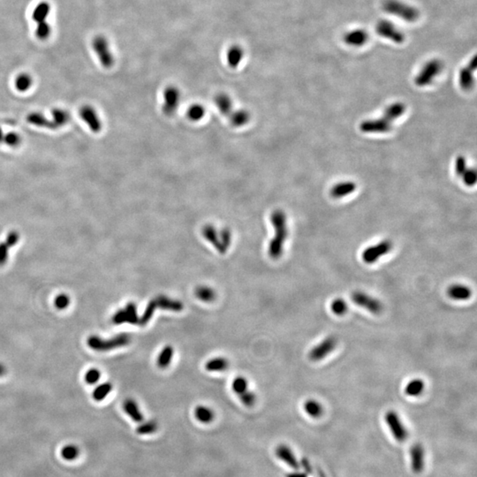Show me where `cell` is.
I'll use <instances>...</instances> for the list:
<instances>
[{
    "instance_id": "cell-1",
    "label": "cell",
    "mask_w": 477,
    "mask_h": 477,
    "mask_svg": "<svg viewBox=\"0 0 477 477\" xmlns=\"http://www.w3.org/2000/svg\"><path fill=\"white\" fill-rule=\"evenodd\" d=\"M270 222L273 225L275 235L270 241L268 253L272 259H278L283 254L284 243L288 236L286 216L281 210L274 211L270 215Z\"/></svg>"
},
{
    "instance_id": "cell-2",
    "label": "cell",
    "mask_w": 477,
    "mask_h": 477,
    "mask_svg": "<svg viewBox=\"0 0 477 477\" xmlns=\"http://www.w3.org/2000/svg\"><path fill=\"white\" fill-rule=\"evenodd\" d=\"M202 235L208 242L211 243L220 254H225L232 244V232L227 227L217 229L212 224L205 225Z\"/></svg>"
},
{
    "instance_id": "cell-3",
    "label": "cell",
    "mask_w": 477,
    "mask_h": 477,
    "mask_svg": "<svg viewBox=\"0 0 477 477\" xmlns=\"http://www.w3.org/2000/svg\"><path fill=\"white\" fill-rule=\"evenodd\" d=\"M383 10L391 15L399 17L407 22H415L419 18V11L410 4L399 0H385L383 3Z\"/></svg>"
},
{
    "instance_id": "cell-4",
    "label": "cell",
    "mask_w": 477,
    "mask_h": 477,
    "mask_svg": "<svg viewBox=\"0 0 477 477\" xmlns=\"http://www.w3.org/2000/svg\"><path fill=\"white\" fill-rule=\"evenodd\" d=\"M130 336L126 333H120L117 336L114 337L109 340H105L98 336H90L88 338L87 344L91 349L98 352H106L110 350H114L116 348L125 347L129 344Z\"/></svg>"
},
{
    "instance_id": "cell-5",
    "label": "cell",
    "mask_w": 477,
    "mask_h": 477,
    "mask_svg": "<svg viewBox=\"0 0 477 477\" xmlns=\"http://www.w3.org/2000/svg\"><path fill=\"white\" fill-rule=\"evenodd\" d=\"M92 48L95 53L98 56L99 61L103 67L109 69L114 67V56L111 51L109 41L105 35H98L92 39Z\"/></svg>"
},
{
    "instance_id": "cell-6",
    "label": "cell",
    "mask_w": 477,
    "mask_h": 477,
    "mask_svg": "<svg viewBox=\"0 0 477 477\" xmlns=\"http://www.w3.org/2000/svg\"><path fill=\"white\" fill-rule=\"evenodd\" d=\"M443 69V63L439 59H431L423 66L415 79V84L419 87L430 85Z\"/></svg>"
},
{
    "instance_id": "cell-7",
    "label": "cell",
    "mask_w": 477,
    "mask_h": 477,
    "mask_svg": "<svg viewBox=\"0 0 477 477\" xmlns=\"http://www.w3.org/2000/svg\"><path fill=\"white\" fill-rule=\"evenodd\" d=\"M375 32L383 38L392 41L395 43H402L406 37L400 29L389 20H380L375 24Z\"/></svg>"
},
{
    "instance_id": "cell-8",
    "label": "cell",
    "mask_w": 477,
    "mask_h": 477,
    "mask_svg": "<svg viewBox=\"0 0 477 477\" xmlns=\"http://www.w3.org/2000/svg\"><path fill=\"white\" fill-rule=\"evenodd\" d=\"M163 98L164 103L162 106V111L164 115L172 117L176 113L180 105V90L175 86L166 87L163 92Z\"/></svg>"
},
{
    "instance_id": "cell-9",
    "label": "cell",
    "mask_w": 477,
    "mask_h": 477,
    "mask_svg": "<svg viewBox=\"0 0 477 477\" xmlns=\"http://www.w3.org/2000/svg\"><path fill=\"white\" fill-rule=\"evenodd\" d=\"M139 319L137 314L136 305L133 302L127 303L125 309L118 310L113 317V323L114 325H119L123 324L139 325Z\"/></svg>"
},
{
    "instance_id": "cell-10",
    "label": "cell",
    "mask_w": 477,
    "mask_h": 477,
    "mask_svg": "<svg viewBox=\"0 0 477 477\" xmlns=\"http://www.w3.org/2000/svg\"><path fill=\"white\" fill-rule=\"evenodd\" d=\"M385 421L396 440L399 442H404L408 437V433L398 414L394 411H389L385 415Z\"/></svg>"
},
{
    "instance_id": "cell-11",
    "label": "cell",
    "mask_w": 477,
    "mask_h": 477,
    "mask_svg": "<svg viewBox=\"0 0 477 477\" xmlns=\"http://www.w3.org/2000/svg\"><path fill=\"white\" fill-rule=\"evenodd\" d=\"M391 247H392V244L388 239L383 240L382 242L378 243L374 246H368V248H366L362 252V260L368 264L374 263L381 256L390 252Z\"/></svg>"
},
{
    "instance_id": "cell-12",
    "label": "cell",
    "mask_w": 477,
    "mask_h": 477,
    "mask_svg": "<svg viewBox=\"0 0 477 477\" xmlns=\"http://www.w3.org/2000/svg\"><path fill=\"white\" fill-rule=\"evenodd\" d=\"M337 343L338 341L335 337H327L325 340L311 349V351L309 352V359L315 361L324 359L335 349Z\"/></svg>"
},
{
    "instance_id": "cell-13",
    "label": "cell",
    "mask_w": 477,
    "mask_h": 477,
    "mask_svg": "<svg viewBox=\"0 0 477 477\" xmlns=\"http://www.w3.org/2000/svg\"><path fill=\"white\" fill-rule=\"evenodd\" d=\"M352 300L356 304L368 309L369 312L373 314H379L383 309V305L378 300L362 292L356 291L353 293Z\"/></svg>"
},
{
    "instance_id": "cell-14",
    "label": "cell",
    "mask_w": 477,
    "mask_h": 477,
    "mask_svg": "<svg viewBox=\"0 0 477 477\" xmlns=\"http://www.w3.org/2000/svg\"><path fill=\"white\" fill-rule=\"evenodd\" d=\"M360 129L364 133H387L391 130V122L383 117L378 119H368L360 124Z\"/></svg>"
},
{
    "instance_id": "cell-15",
    "label": "cell",
    "mask_w": 477,
    "mask_h": 477,
    "mask_svg": "<svg viewBox=\"0 0 477 477\" xmlns=\"http://www.w3.org/2000/svg\"><path fill=\"white\" fill-rule=\"evenodd\" d=\"M80 116L90 126L91 131L98 133L102 129V123L98 117L97 111L90 106H83L80 109Z\"/></svg>"
},
{
    "instance_id": "cell-16",
    "label": "cell",
    "mask_w": 477,
    "mask_h": 477,
    "mask_svg": "<svg viewBox=\"0 0 477 477\" xmlns=\"http://www.w3.org/2000/svg\"><path fill=\"white\" fill-rule=\"evenodd\" d=\"M345 43L353 47H360L367 43L368 40V34L366 30L361 28H356L351 31L346 33L343 37Z\"/></svg>"
},
{
    "instance_id": "cell-17",
    "label": "cell",
    "mask_w": 477,
    "mask_h": 477,
    "mask_svg": "<svg viewBox=\"0 0 477 477\" xmlns=\"http://www.w3.org/2000/svg\"><path fill=\"white\" fill-rule=\"evenodd\" d=\"M411 468L415 473H421L424 469V450L423 446L415 444L410 450Z\"/></svg>"
},
{
    "instance_id": "cell-18",
    "label": "cell",
    "mask_w": 477,
    "mask_h": 477,
    "mask_svg": "<svg viewBox=\"0 0 477 477\" xmlns=\"http://www.w3.org/2000/svg\"><path fill=\"white\" fill-rule=\"evenodd\" d=\"M275 454L280 461L285 462L286 464L289 466L290 468H292L293 470L299 469L297 459L293 454V451L291 450L289 446H286V445H279L276 448Z\"/></svg>"
},
{
    "instance_id": "cell-19",
    "label": "cell",
    "mask_w": 477,
    "mask_h": 477,
    "mask_svg": "<svg viewBox=\"0 0 477 477\" xmlns=\"http://www.w3.org/2000/svg\"><path fill=\"white\" fill-rule=\"evenodd\" d=\"M51 4L47 1H41L35 5L32 12V19L36 25L48 22V17L51 13Z\"/></svg>"
},
{
    "instance_id": "cell-20",
    "label": "cell",
    "mask_w": 477,
    "mask_h": 477,
    "mask_svg": "<svg viewBox=\"0 0 477 477\" xmlns=\"http://www.w3.org/2000/svg\"><path fill=\"white\" fill-rule=\"evenodd\" d=\"M244 58V50L238 44H234L229 47L227 52V62L228 67L235 69L239 66Z\"/></svg>"
},
{
    "instance_id": "cell-21",
    "label": "cell",
    "mask_w": 477,
    "mask_h": 477,
    "mask_svg": "<svg viewBox=\"0 0 477 477\" xmlns=\"http://www.w3.org/2000/svg\"><path fill=\"white\" fill-rule=\"evenodd\" d=\"M155 301L157 303V308L164 309V310H170V311H173V312H180L184 308L183 303L181 301L171 299V298L164 296V295L157 296L155 299Z\"/></svg>"
},
{
    "instance_id": "cell-22",
    "label": "cell",
    "mask_w": 477,
    "mask_h": 477,
    "mask_svg": "<svg viewBox=\"0 0 477 477\" xmlns=\"http://www.w3.org/2000/svg\"><path fill=\"white\" fill-rule=\"evenodd\" d=\"M448 296L455 301H466L469 300L472 292L469 286L465 285H453L447 289Z\"/></svg>"
},
{
    "instance_id": "cell-23",
    "label": "cell",
    "mask_w": 477,
    "mask_h": 477,
    "mask_svg": "<svg viewBox=\"0 0 477 477\" xmlns=\"http://www.w3.org/2000/svg\"><path fill=\"white\" fill-rule=\"evenodd\" d=\"M214 103H215L216 106L218 107V109L219 110V112L226 117H229L232 113L234 112L233 111V106H233V101H232L231 98L228 95L225 94V93H219V94L216 95V97L214 98Z\"/></svg>"
},
{
    "instance_id": "cell-24",
    "label": "cell",
    "mask_w": 477,
    "mask_h": 477,
    "mask_svg": "<svg viewBox=\"0 0 477 477\" xmlns=\"http://www.w3.org/2000/svg\"><path fill=\"white\" fill-rule=\"evenodd\" d=\"M123 409L125 414L135 423H141L143 421V415L133 399H125L123 403Z\"/></svg>"
},
{
    "instance_id": "cell-25",
    "label": "cell",
    "mask_w": 477,
    "mask_h": 477,
    "mask_svg": "<svg viewBox=\"0 0 477 477\" xmlns=\"http://www.w3.org/2000/svg\"><path fill=\"white\" fill-rule=\"evenodd\" d=\"M356 189V184L355 182L346 181V182H341L339 184L335 185L332 188L331 194L334 198H341L348 196L349 194H352Z\"/></svg>"
},
{
    "instance_id": "cell-26",
    "label": "cell",
    "mask_w": 477,
    "mask_h": 477,
    "mask_svg": "<svg viewBox=\"0 0 477 477\" xmlns=\"http://www.w3.org/2000/svg\"><path fill=\"white\" fill-rule=\"evenodd\" d=\"M250 114L246 110H237L233 112L228 119L233 126L241 127L250 121Z\"/></svg>"
},
{
    "instance_id": "cell-27",
    "label": "cell",
    "mask_w": 477,
    "mask_h": 477,
    "mask_svg": "<svg viewBox=\"0 0 477 477\" xmlns=\"http://www.w3.org/2000/svg\"><path fill=\"white\" fill-rule=\"evenodd\" d=\"M27 121L30 123L32 125H36V126H41V127H45V128H50V129H57L58 127L56 126L54 122L52 120H49L43 116V114H38V113H32L28 114L27 117Z\"/></svg>"
},
{
    "instance_id": "cell-28",
    "label": "cell",
    "mask_w": 477,
    "mask_h": 477,
    "mask_svg": "<svg viewBox=\"0 0 477 477\" xmlns=\"http://www.w3.org/2000/svg\"><path fill=\"white\" fill-rule=\"evenodd\" d=\"M406 111V106L402 103H395L390 106H388L384 111L383 117L387 119L388 121L393 122L396 119L400 117Z\"/></svg>"
},
{
    "instance_id": "cell-29",
    "label": "cell",
    "mask_w": 477,
    "mask_h": 477,
    "mask_svg": "<svg viewBox=\"0 0 477 477\" xmlns=\"http://www.w3.org/2000/svg\"><path fill=\"white\" fill-rule=\"evenodd\" d=\"M174 355V349L172 346L167 345L162 350L160 354L157 356V365L158 368H166L172 362V357Z\"/></svg>"
},
{
    "instance_id": "cell-30",
    "label": "cell",
    "mask_w": 477,
    "mask_h": 477,
    "mask_svg": "<svg viewBox=\"0 0 477 477\" xmlns=\"http://www.w3.org/2000/svg\"><path fill=\"white\" fill-rule=\"evenodd\" d=\"M473 73L474 71L471 70L469 67L462 68L460 71L459 82L463 90H470L473 88L475 83Z\"/></svg>"
},
{
    "instance_id": "cell-31",
    "label": "cell",
    "mask_w": 477,
    "mask_h": 477,
    "mask_svg": "<svg viewBox=\"0 0 477 477\" xmlns=\"http://www.w3.org/2000/svg\"><path fill=\"white\" fill-rule=\"evenodd\" d=\"M14 86L19 92L24 93L33 86V77L27 73H21L16 76Z\"/></svg>"
},
{
    "instance_id": "cell-32",
    "label": "cell",
    "mask_w": 477,
    "mask_h": 477,
    "mask_svg": "<svg viewBox=\"0 0 477 477\" xmlns=\"http://www.w3.org/2000/svg\"><path fill=\"white\" fill-rule=\"evenodd\" d=\"M195 416L200 423H210L215 418V414L210 407L198 406L195 410Z\"/></svg>"
},
{
    "instance_id": "cell-33",
    "label": "cell",
    "mask_w": 477,
    "mask_h": 477,
    "mask_svg": "<svg viewBox=\"0 0 477 477\" xmlns=\"http://www.w3.org/2000/svg\"><path fill=\"white\" fill-rule=\"evenodd\" d=\"M229 367V361L223 357H217L208 360L205 368L208 371H225Z\"/></svg>"
},
{
    "instance_id": "cell-34",
    "label": "cell",
    "mask_w": 477,
    "mask_h": 477,
    "mask_svg": "<svg viewBox=\"0 0 477 477\" xmlns=\"http://www.w3.org/2000/svg\"><path fill=\"white\" fill-rule=\"evenodd\" d=\"M424 386H425L424 382L422 379L416 378V379L411 380L405 388V393L411 397H416L423 392Z\"/></svg>"
},
{
    "instance_id": "cell-35",
    "label": "cell",
    "mask_w": 477,
    "mask_h": 477,
    "mask_svg": "<svg viewBox=\"0 0 477 477\" xmlns=\"http://www.w3.org/2000/svg\"><path fill=\"white\" fill-rule=\"evenodd\" d=\"M195 294L200 301H204V302H211L214 301L216 298L215 291L207 286H200L196 287Z\"/></svg>"
},
{
    "instance_id": "cell-36",
    "label": "cell",
    "mask_w": 477,
    "mask_h": 477,
    "mask_svg": "<svg viewBox=\"0 0 477 477\" xmlns=\"http://www.w3.org/2000/svg\"><path fill=\"white\" fill-rule=\"evenodd\" d=\"M205 115V108L199 104L192 105L187 110V117L190 121H200Z\"/></svg>"
},
{
    "instance_id": "cell-37",
    "label": "cell",
    "mask_w": 477,
    "mask_h": 477,
    "mask_svg": "<svg viewBox=\"0 0 477 477\" xmlns=\"http://www.w3.org/2000/svg\"><path fill=\"white\" fill-rule=\"evenodd\" d=\"M304 410L313 418H318L323 414V407L315 399H309L304 404Z\"/></svg>"
},
{
    "instance_id": "cell-38",
    "label": "cell",
    "mask_w": 477,
    "mask_h": 477,
    "mask_svg": "<svg viewBox=\"0 0 477 477\" xmlns=\"http://www.w3.org/2000/svg\"><path fill=\"white\" fill-rule=\"evenodd\" d=\"M52 121L54 122L56 126L59 128V126L66 125L67 122L70 120V115L69 114L62 109H56L52 111Z\"/></svg>"
},
{
    "instance_id": "cell-39",
    "label": "cell",
    "mask_w": 477,
    "mask_h": 477,
    "mask_svg": "<svg viewBox=\"0 0 477 477\" xmlns=\"http://www.w3.org/2000/svg\"><path fill=\"white\" fill-rule=\"evenodd\" d=\"M80 455V449L75 445H67L61 450V457L67 462H74Z\"/></svg>"
},
{
    "instance_id": "cell-40",
    "label": "cell",
    "mask_w": 477,
    "mask_h": 477,
    "mask_svg": "<svg viewBox=\"0 0 477 477\" xmlns=\"http://www.w3.org/2000/svg\"><path fill=\"white\" fill-rule=\"evenodd\" d=\"M157 303H156L155 299L149 301L148 305L146 307V309H145L144 312L142 314V316L139 319V325L145 326L147 325L149 321L151 320L153 315L155 313V310L157 309Z\"/></svg>"
},
{
    "instance_id": "cell-41",
    "label": "cell",
    "mask_w": 477,
    "mask_h": 477,
    "mask_svg": "<svg viewBox=\"0 0 477 477\" xmlns=\"http://www.w3.org/2000/svg\"><path fill=\"white\" fill-rule=\"evenodd\" d=\"M113 390V384L111 383H105L98 385L93 391V399L97 401H102L106 399V396L109 394Z\"/></svg>"
},
{
    "instance_id": "cell-42",
    "label": "cell",
    "mask_w": 477,
    "mask_h": 477,
    "mask_svg": "<svg viewBox=\"0 0 477 477\" xmlns=\"http://www.w3.org/2000/svg\"><path fill=\"white\" fill-rule=\"evenodd\" d=\"M51 27L49 22H44V23L36 25L35 36L40 41H45V40L49 39V37L51 36Z\"/></svg>"
},
{
    "instance_id": "cell-43",
    "label": "cell",
    "mask_w": 477,
    "mask_h": 477,
    "mask_svg": "<svg viewBox=\"0 0 477 477\" xmlns=\"http://www.w3.org/2000/svg\"><path fill=\"white\" fill-rule=\"evenodd\" d=\"M157 429H158V425H157V422L148 421V422L141 423L139 426L137 427L136 431L138 434L149 435L155 433Z\"/></svg>"
},
{
    "instance_id": "cell-44",
    "label": "cell",
    "mask_w": 477,
    "mask_h": 477,
    "mask_svg": "<svg viewBox=\"0 0 477 477\" xmlns=\"http://www.w3.org/2000/svg\"><path fill=\"white\" fill-rule=\"evenodd\" d=\"M232 388L237 395H241L245 391H247V381L243 376H238L232 383Z\"/></svg>"
},
{
    "instance_id": "cell-45",
    "label": "cell",
    "mask_w": 477,
    "mask_h": 477,
    "mask_svg": "<svg viewBox=\"0 0 477 477\" xmlns=\"http://www.w3.org/2000/svg\"><path fill=\"white\" fill-rule=\"evenodd\" d=\"M331 308H332L333 313L335 315L342 316V315L346 314L347 310H348V304L343 299L338 298L332 302Z\"/></svg>"
},
{
    "instance_id": "cell-46",
    "label": "cell",
    "mask_w": 477,
    "mask_h": 477,
    "mask_svg": "<svg viewBox=\"0 0 477 477\" xmlns=\"http://www.w3.org/2000/svg\"><path fill=\"white\" fill-rule=\"evenodd\" d=\"M3 142L8 145L9 147L17 148L21 143V136L15 132H9L6 134H4Z\"/></svg>"
},
{
    "instance_id": "cell-47",
    "label": "cell",
    "mask_w": 477,
    "mask_h": 477,
    "mask_svg": "<svg viewBox=\"0 0 477 477\" xmlns=\"http://www.w3.org/2000/svg\"><path fill=\"white\" fill-rule=\"evenodd\" d=\"M238 398L241 400V402L244 406L248 407H253L254 403H255V400H256V398H255L254 393L252 391H248V390L245 391L241 395L238 396Z\"/></svg>"
},
{
    "instance_id": "cell-48",
    "label": "cell",
    "mask_w": 477,
    "mask_h": 477,
    "mask_svg": "<svg viewBox=\"0 0 477 477\" xmlns=\"http://www.w3.org/2000/svg\"><path fill=\"white\" fill-rule=\"evenodd\" d=\"M101 377V373L97 368H91L88 370L85 375V381L89 384H95L98 383Z\"/></svg>"
},
{
    "instance_id": "cell-49",
    "label": "cell",
    "mask_w": 477,
    "mask_h": 477,
    "mask_svg": "<svg viewBox=\"0 0 477 477\" xmlns=\"http://www.w3.org/2000/svg\"><path fill=\"white\" fill-rule=\"evenodd\" d=\"M462 177L467 186H474L477 182V172L474 169H467Z\"/></svg>"
},
{
    "instance_id": "cell-50",
    "label": "cell",
    "mask_w": 477,
    "mask_h": 477,
    "mask_svg": "<svg viewBox=\"0 0 477 477\" xmlns=\"http://www.w3.org/2000/svg\"><path fill=\"white\" fill-rule=\"evenodd\" d=\"M54 303L55 307L58 309H67V307L69 306V303H70V299L67 294L61 293L56 297Z\"/></svg>"
},
{
    "instance_id": "cell-51",
    "label": "cell",
    "mask_w": 477,
    "mask_h": 477,
    "mask_svg": "<svg viewBox=\"0 0 477 477\" xmlns=\"http://www.w3.org/2000/svg\"><path fill=\"white\" fill-rule=\"evenodd\" d=\"M467 169H468V167H467V161H466L465 157H462V156L458 157L456 162H455L456 173L459 176H462Z\"/></svg>"
},
{
    "instance_id": "cell-52",
    "label": "cell",
    "mask_w": 477,
    "mask_h": 477,
    "mask_svg": "<svg viewBox=\"0 0 477 477\" xmlns=\"http://www.w3.org/2000/svg\"><path fill=\"white\" fill-rule=\"evenodd\" d=\"M19 240H20V234L18 232L11 231L6 236L5 244L9 247H12V246H15L16 244L19 242Z\"/></svg>"
},
{
    "instance_id": "cell-53",
    "label": "cell",
    "mask_w": 477,
    "mask_h": 477,
    "mask_svg": "<svg viewBox=\"0 0 477 477\" xmlns=\"http://www.w3.org/2000/svg\"><path fill=\"white\" fill-rule=\"evenodd\" d=\"M9 248L5 242H0V266L4 265L7 262Z\"/></svg>"
},
{
    "instance_id": "cell-54",
    "label": "cell",
    "mask_w": 477,
    "mask_h": 477,
    "mask_svg": "<svg viewBox=\"0 0 477 477\" xmlns=\"http://www.w3.org/2000/svg\"><path fill=\"white\" fill-rule=\"evenodd\" d=\"M468 67H470V69L472 71H476L477 67V56H474L472 59L470 60V63H469V66Z\"/></svg>"
},
{
    "instance_id": "cell-55",
    "label": "cell",
    "mask_w": 477,
    "mask_h": 477,
    "mask_svg": "<svg viewBox=\"0 0 477 477\" xmlns=\"http://www.w3.org/2000/svg\"><path fill=\"white\" fill-rule=\"evenodd\" d=\"M6 373V368L4 367L3 364L0 363V376H3Z\"/></svg>"
},
{
    "instance_id": "cell-56",
    "label": "cell",
    "mask_w": 477,
    "mask_h": 477,
    "mask_svg": "<svg viewBox=\"0 0 477 477\" xmlns=\"http://www.w3.org/2000/svg\"><path fill=\"white\" fill-rule=\"evenodd\" d=\"M287 477H305V476L303 474H292V475H289Z\"/></svg>"
},
{
    "instance_id": "cell-57",
    "label": "cell",
    "mask_w": 477,
    "mask_h": 477,
    "mask_svg": "<svg viewBox=\"0 0 477 477\" xmlns=\"http://www.w3.org/2000/svg\"><path fill=\"white\" fill-rule=\"evenodd\" d=\"M4 133H3V131H2L1 127H0V143H2V142L4 141Z\"/></svg>"
}]
</instances>
